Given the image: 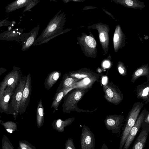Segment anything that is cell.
Listing matches in <instances>:
<instances>
[{"label": "cell", "mask_w": 149, "mask_h": 149, "mask_svg": "<svg viewBox=\"0 0 149 149\" xmlns=\"http://www.w3.org/2000/svg\"><path fill=\"white\" fill-rule=\"evenodd\" d=\"M58 12L49 21L40 36L35 40L33 45H37L46 43L56 36L68 32L71 30L63 29L66 22V15L64 12Z\"/></svg>", "instance_id": "6da1fadb"}, {"label": "cell", "mask_w": 149, "mask_h": 149, "mask_svg": "<svg viewBox=\"0 0 149 149\" xmlns=\"http://www.w3.org/2000/svg\"><path fill=\"white\" fill-rule=\"evenodd\" d=\"M143 106V103H139L135 104L132 107L123 129L119 149H123L130 132L134 125Z\"/></svg>", "instance_id": "7a4b0ae2"}, {"label": "cell", "mask_w": 149, "mask_h": 149, "mask_svg": "<svg viewBox=\"0 0 149 149\" xmlns=\"http://www.w3.org/2000/svg\"><path fill=\"white\" fill-rule=\"evenodd\" d=\"M86 92V89L76 88L70 93L62 105L63 112L70 113L72 111H77V104Z\"/></svg>", "instance_id": "3957f363"}, {"label": "cell", "mask_w": 149, "mask_h": 149, "mask_svg": "<svg viewBox=\"0 0 149 149\" xmlns=\"http://www.w3.org/2000/svg\"><path fill=\"white\" fill-rule=\"evenodd\" d=\"M81 149H95V136L90 128L83 125L80 136Z\"/></svg>", "instance_id": "277c9868"}, {"label": "cell", "mask_w": 149, "mask_h": 149, "mask_svg": "<svg viewBox=\"0 0 149 149\" xmlns=\"http://www.w3.org/2000/svg\"><path fill=\"white\" fill-rule=\"evenodd\" d=\"M124 119V117L120 115L107 116L104 120V124L107 130L116 134L120 131Z\"/></svg>", "instance_id": "5b68a950"}, {"label": "cell", "mask_w": 149, "mask_h": 149, "mask_svg": "<svg viewBox=\"0 0 149 149\" xmlns=\"http://www.w3.org/2000/svg\"><path fill=\"white\" fill-rule=\"evenodd\" d=\"M145 115V112H142L138 117L134 125L130 132L123 149H129L136 134L141 127Z\"/></svg>", "instance_id": "8992f818"}, {"label": "cell", "mask_w": 149, "mask_h": 149, "mask_svg": "<svg viewBox=\"0 0 149 149\" xmlns=\"http://www.w3.org/2000/svg\"><path fill=\"white\" fill-rule=\"evenodd\" d=\"M142 129L135 140L131 149H143L149 132V125L142 123Z\"/></svg>", "instance_id": "52a82bcc"}, {"label": "cell", "mask_w": 149, "mask_h": 149, "mask_svg": "<svg viewBox=\"0 0 149 149\" xmlns=\"http://www.w3.org/2000/svg\"><path fill=\"white\" fill-rule=\"evenodd\" d=\"M103 89L104 97L108 101L115 104H119L121 101L122 98L120 94L114 88L106 85L104 86Z\"/></svg>", "instance_id": "ba28073f"}, {"label": "cell", "mask_w": 149, "mask_h": 149, "mask_svg": "<svg viewBox=\"0 0 149 149\" xmlns=\"http://www.w3.org/2000/svg\"><path fill=\"white\" fill-rule=\"evenodd\" d=\"M81 80L70 77L68 74H65L63 75L61 81L57 89L56 93L62 90H70L76 83Z\"/></svg>", "instance_id": "9c48e42d"}, {"label": "cell", "mask_w": 149, "mask_h": 149, "mask_svg": "<svg viewBox=\"0 0 149 149\" xmlns=\"http://www.w3.org/2000/svg\"><path fill=\"white\" fill-rule=\"evenodd\" d=\"M75 119L74 118H70L65 120L58 119L54 120L52 124L53 129L59 132L64 131V128L71 124Z\"/></svg>", "instance_id": "30bf717a"}, {"label": "cell", "mask_w": 149, "mask_h": 149, "mask_svg": "<svg viewBox=\"0 0 149 149\" xmlns=\"http://www.w3.org/2000/svg\"><path fill=\"white\" fill-rule=\"evenodd\" d=\"M61 74L58 71H54L47 76L44 84L45 88L48 90L51 88L57 81Z\"/></svg>", "instance_id": "8fae6325"}, {"label": "cell", "mask_w": 149, "mask_h": 149, "mask_svg": "<svg viewBox=\"0 0 149 149\" xmlns=\"http://www.w3.org/2000/svg\"><path fill=\"white\" fill-rule=\"evenodd\" d=\"M96 80L95 77L93 76L83 79L77 82L71 90L76 88L86 89L90 87Z\"/></svg>", "instance_id": "7c38bea8"}, {"label": "cell", "mask_w": 149, "mask_h": 149, "mask_svg": "<svg viewBox=\"0 0 149 149\" xmlns=\"http://www.w3.org/2000/svg\"><path fill=\"white\" fill-rule=\"evenodd\" d=\"M39 29V25H37L30 32L29 36L26 40L24 47V49H28L32 45H33L38 34Z\"/></svg>", "instance_id": "4fadbf2b"}, {"label": "cell", "mask_w": 149, "mask_h": 149, "mask_svg": "<svg viewBox=\"0 0 149 149\" xmlns=\"http://www.w3.org/2000/svg\"><path fill=\"white\" fill-rule=\"evenodd\" d=\"M44 109L42 100H40L38 104L36 112V123L38 127L40 128L44 123Z\"/></svg>", "instance_id": "5bb4252c"}, {"label": "cell", "mask_w": 149, "mask_h": 149, "mask_svg": "<svg viewBox=\"0 0 149 149\" xmlns=\"http://www.w3.org/2000/svg\"><path fill=\"white\" fill-rule=\"evenodd\" d=\"M69 91L68 89L62 90L56 93L51 105V108L54 109V113L58 110V107L63 97Z\"/></svg>", "instance_id": "9a60e30c"}, {"label": "cell", "mask_w": 149, "mask_h": 149, "mask_svg": "<svg viewBox=\"0 0 149 149\" xmlns=\"http://www.w3.org/2000/svg\"><path fill=\"white\" fill-rule=\"evenodd\" d=\"M68 74L70 77L79 79L93 76L90 73L81 70L69 72Z\"/></svg>", "instance_id": "2e32d148"}, {"label": "cell", "mask_w": 149, "mask_h": 149, "mask_svg": "<svg viewBox=\"0 0 149 149\" xmlns=\"http://www.w3.org/2000/svg\"><path fill=\"white\" fill-rule=\"evenodd\" d=\"M148 74V71L147 68H140L136 70L132 75V81H134L140 77L147 75Z\"/></svg>", "instance_id": "e0dca14e"}, {"label": "cell", "mask_w": 149, "mask_h": 149, "mask_svg": "<svg viewBox=\"0 0 149 149\" xmlns=\"http://www.w3.org/2000/svg\"><path fill=\"white\" fill-rule=\"evenodd\" d=\"M1 149H14V147L6 135H4L2 138Z\"/></svg>", "instance_id": "ac0fdd59"}, {"label": "cell", "mask_w": 149, "mask_h": 149, "mask_svg": "<svg viewBox=\"0 0 149 149\" xmlns=\"http://www.w3.org/2000/svg\"><path fill=\"white\" fill-rule=\"evenodd\" d=\"M19 149H36V147L25 140H21L19 142Z\"/></svg>", "instance_id": "d6986e66"}, {"label": "cell", "mask_w": 149, "mask_h": 149, "mask_svg": "<svg viewBox=\"0 0 149 149\" xmlns=\"http://www.w3.org/2000/svg\"><path fill=\"white\" fill-rule=\"evenodd\" d=\"M84 42L86 45L91 48H95L96 45V42L95 39L93 37L86 36L84 39Z\"/></svg>", "instance_id": "ffe728a7"}, {"label": "cell", "mask_w": 149, "mask_h": 149, "mask_svg": "<svg viewBox=\"0 0 149 149\" xmlns=\"http://www.w3.org/2000/svg\"><path fill=\"white\" fill-rule=\"evenodd\" d=\"M3 125L6 131L10 133L17 130V125L14 123H7L4 124Z\"/></svg>", "instance_id": "44dd1931"}, {"label": "cell", "mask_w": 149, "mask_h": 149, "mask_svg": "<svg viewBox=\"0 0 149 149\" xmlns=\"http://www.w3.org/2000/svg\"><path fill=\"white\" fill-rule=\"evenodd\" d=\"M65 149H76L72 138H68L66 140L65 143Z\"/></svg>", "instance_id": "7402d4cb"}, {"label": "cell", "mask_w": 149, "mask_h": 149, "mask_svg": "<svg viewBox=\"0 0 149 149\" xmlns=\"http://www.w3.org/2000/svg\"><path fill=\"white\" fill-rule=\"evenodd\" d=\"M149 91V87L148 86H147L143 88L140 93V97L144 98L146 97L148 95Z\"/></svg>", "instance_id": "603a6c76"}, {"label": "cell", "mask_w": 149, "mask_h": 149, "mask_svg": "<svg viewBox=\"0 0 149 149\" xmlns=\"http://www.w3.org/2000/svg\"><path fill=\"white\" fill-rule=\"evenodd\" d=\"M118 70L119 73L123 76H125L126 75L127 72L121 66H119L118 67Z\"/></svg>", "instance_id": "cb8c5ba5"}, {"label": "cell", "mask_w": 149, "mask_h": 149, "mask_svg": "<svg viewBox=\"0 0 149 149\" xmlns=\"http://www.w3.org/2000/svg\"><path fill=\"white\" fill-rule=\"evenodd\" d=\"M22 93L20 92H18L16 96V98L17 101H20L22 97Z\"/></svg>", "instance_id": "d4e9b609"}, {"label": "cell", "mask_w": 149, "mask_h": 149, "mask_svg": "<svg viewBox=\"0 0 149 149\" xmlns=\"http://www.w3.org/2000/svg\"><path fill=\"white\" fill-rule=\"evenodd\" d=\"M100 41L102 42H104L105 41V39L103 33H101L100 35Z\"/></svg>", "instance_id": "484cf974"}, {"label": "cell", "mask_w": 149, "mask_h": 149, "mask_svg": "<svg viewBox=\"0 0 149 149\" xmlns=\"http://www.w3.org/2000/svg\"><path fill=\"white\" fill-rule=\"evenodd\" d=\"M102 84L104 85H106L107 82V77L106 76L103 77L102 79Z\"/></svg>", "instance_id": "4316f807"}, {"label": "cell", "mask_w": 149, "mask_h": 149, "mask_svg": "<svg viewBox=\"0 0 149 149\" xmlns=\"http://www.w3.org/2000/svg\"><path fill=\"white\" fill-rule=\"evenodd\" d=\"M126 4L129 6H132L133 4V1L131 0H126L125 1Z\"/></svg>", "instance_id": "83f0119b"}, {"label": "cell", "mask_w": 149, "mask_h": 149, "mask_svg": "<svg viewBox=\"0 0 149 149\" xmlns=\"http://www.w3.org/2000/svg\"><path fill=\"white\" fill-rule=\"evenodd\" d=\"M103 65L104 67L108 68L110 66V63L108 61H105L103 63Z\"/></svg>", "instance_id": "f1b7e54d"}, {"label": "cell", "mask_w": 149, "mask_h": 149, "mask_svg": "<svg viewBox=\"0 0 149 149\" xmlns=\"http://www.w3.org/2000/svg\"><path fill=\"white\" fill-rule=\"evenodd\" d=\"M119 36L117 34H115L114 35L113 40L115 42H116L118 39Z\"/></svg>", "instance_id": "f546056e"}, {"label": "cell", "mask_w": 149, "mask_h": 149, "mask_svg": "<svg viewBox=\"0 0 149 149\" xmlns=\"http://www.w3.org/2000/svg\"><path fill=\"white\" fill-rule=\"evenodd\" d=\"M101 149H109L105 143H104L102 146Z\"/></svg>", "instance_id": "4dcf8cb0"}, {"label": "cell", "mask_w": 149, "mask_h": 149, "mask_svg": "<svg viewBox=\"0 0 149 149\" xmlns=\"http://www.w3.org/2000/svg\"><path fill=\"white\" fill-rule=\"evenodd\" d=\"M10 97L8 95H7L5 96L4 98V101L6 102H8L9 100Z\"/></svg>", "instance_id": "1f68e13d"}, {"label": "cell", "mask_w": 149, "mask_h": 149, "mask_svg": "<svg viewBox=\"0 0 149 149\" xmlns=\"http://www.w3.org/2000/svg\"><path fill=\"white\" fill-rule=\"evenodd\" d=\"M14 81V79L13 78H11L8 80V84L9 85L11 84Z\"/></svg>", "instance_id": "d6a6232c"}, {"label": "cell", "mask_w": 149, "mask_h": 149, "mask_svg": "<svg viewBox=\"0 0 149 149\" xmlns=\"http://www.w3.org/2000/svg\"><path fill=\"white\" fill-rule=\"evenodd\" d=\"M13 33H15V31H13Z\"/></svg>", "instance_id": "836d02e7"}]
</instances>
